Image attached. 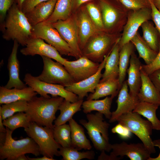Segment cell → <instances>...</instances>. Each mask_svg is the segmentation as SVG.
<instances>
[{
  "mask_svg": "<svg viewBox=\"0 0 160 160\" xmlns=\"http://www.w3.org/2000/svg\"><path fill=\"white\" fill-rule=\"evenodd\" d=\"M151 19V8L129 10L127 21L119 42L120 50L124 45L130 41L143 23Z\"/></svg>",
  "mask_w": 160,
  "mask_h": 160,
  "instance_id": "obj_12",
  "label": "cell"
},
{
  "mask_svg": "<svg viewBox=\"0 0 160 160\" xmlns=\"http://www.w3.org/2000/svg\"><path fill=\"white\" fill-rule=\"evenodd\" d=\"M68 43L78 59L83 56L79 44L78 30L75 17L71 15L65 20L51 23Z\"/></svg>",
  "mask_w": 160,
  "mask_h": 160,
  "instance_id": "obj_13",
  "label": "cell"
},
{
  "mask_svg": "<svg viewBox=\"0 0 160 160\" xmlns=\"http://www.w3.org/2000/svg\"><path fill=\"white\" fill-rule=\"evenodd\" d=\"M151 9L152 20L160 36V12L153 4L152 0H150Z\"/></svg>",
  "mask_w": 160,
  "mask_h": 160,
  "instance_id": "obj_45",
  "label": "cell"
},
{
  "mask_svg": "<svg viewBox=\"0 0 160 160\" xmlns=\"http://www.w3.org/2000/svg\"><path fill=\"white\" fill-rule=\"evenodd\" d=\"M41 57L43 68L41 73L36 76L39 79L49 83L60 84L65 87L75 83L63 64L47 57Z\"/></svg>",
  "mask_w": 160,
  "mask_h": 160,
  "instance_id": "obj_11",
  "label": "cell"
},
{
  "mask_svg": "<svg viewBox=\"0 0 160 160\" xmlns=\"http://www.w3.org/2000/svg\"><path fill=\"white\" fill-rule=\"evenodd\" d=\"M1 116L0 114V132H6V128L4 127Z\"/></svg>",
  "mask_w": 160,
  "mask_h": 160,
  "instance_id": "obj_52",
  "label": "cell"
},
{
  "mask_svg": "<svg viewBox=\"0 0 160 160\" xmlns=\"http://www.w3.org/2000/svg\"><path fill=\"white\" fill-rule=\"evenodd\" d=\"M32 36L40 38L55 47L61 55L77 57L68 43L51 23L44 22L33 26Z\"/></svg>",
  "mask_w": 160,
  "mask_h": 160,
  "instance_id": "obj_9",
  "label": "cell"
},
{
  "mask_svg": "<svg viewBox=\"0 0 160 160\" xmlns=\"http://www.w3.org/2000/svg\"><path fill=\"white\" fill-rule=\"evenodd\" d=\"M116 96L112 95L110 97H106L101 100H87L83 102L81 106L84 113L87 114L92 111H96L102 113L105 117L109 119L112 112L110 111L113 98Z\"/></svg>",
  "mask_w": 160,
  "mask_h": 160,
  "instance_id": "obj_26",
  "label": "cell"
},
{
  "mask_svg": "<svg viewBox=\"0 0 160 160\" xmlns=\"http://www.w3.org/2000/svg\"><path fill=\"white\" fill-rule=\"evenodd\" d=\"M128 87L127 81H124L119 92L116 100L117 108L112 112L111 118L109 119V122L117 121L122 115L132 111L140 101L137 96L133 97L129 94Z\"/></svg>",
  "mask_w": 160,
  "mask_h": 160,
  "instance_id": "obj_19",
  "label": "cell"
},
{
  "mask_svg": "<svg viewBox=\"0 0 160 160\" xmlns=\"http://www.w3.org/2000/svg\"><path fill=\"white\" fill-rule=\"evenodd\" d=\"M153 143L155 147H158L160 150V139L153 140ZM148 160H160V153L157 157L155 158H151L150 157Z\"/></svg>",
  "mask_w": 160,
  "mask_h": 160,
  "instance_id": "obj_48",
  "label": "cell"
},
{
  "mask_svg": "<svg viewBox=\"0 0 160 160\" xmlns=\"http://www.w3.org/2000/svg\"><path fill=\"white\" fill-rule=\"evenodd\" d=\"M119 1L128 10L151 8L150 0H119Z\"/></svg>",
  "mask_w": 160,
  "mask_h": 160,
  "instance_id": "obj_40",
  "label": "cell"
},
{
  "mask_svg": "<svg viewBox=\"0 0 160 160\" xmlns=\"http://www.w3.org/2000/svg\"><path fill=\"white\" fill-rule=\"evenodd\" d=\"M160 68V40L159 47L157 55L153 61L149 65L142 64L140 69L149 75L155 70Z\"/></svg>",
  "mask_w": 160,
  "mask_h": 160,
  "instance_id": "obj_41",
  "label": "cell"
},
{
  "mask_svg": "<svg viewBox=\"0 0 160 160\" xmlns=\"http://www.w3.org/2000/svg\"><path fill=\"white\" fill-rule=\"evenodd\" d=\"M121 89L118 78H111L99 82L95 92L90 94L87 100H97L108 95H116Z\"/></svg>",
  "mask_w": 160,
  "mask_h": 160,
  "instance_id": "obj_28",
  "label": "cell"
},
{
  "mask_svg": "<svg viewBox=\"0 0 160 160\" xmlns=\"http://www.w3.org/2000/svg\"><path fill=\"white\" fill-rule=\"evenodd\" d=\"M64 99L60 96L47 98L42 96L34 97L28 102L25 113L31 122L44 127L53 128L55 114Z\"/></svg>",
  "mask_w": 160,
  "mask_h": 160,
  "instance_id": "obj_2",
  "label": "cell"
},
{
  "mask_svg": "<svg viewBox=\"0 0 160 160\" xmlns=\"http://www.w3.org/2000/svg\"><path fill=\"white\" fill-rule=\"evenodd\" d=\"M148 76L155 87L160 91V68L155 70Z\"/></svg>",
  "mask_w": 160,
  "mask_h": 160,
  "instance_id": "obj_46",
  "label": "cell"
},
{
  "mask_svg": "<svg viewBox=\"0 0 160 160\" xmlns=\"http://www.w3.org/2000/svg\"><path fill=\"white\" fill-rule=\"evenodd\" d=\"M141 27L143 33V39L153 50L158 53L160 36L157 30L149 20L143 23Z\"/></svg>",
  "mask_w": 160,
  "mask_h": 160,
  "instance_id": "obj_34",
  "label": "cell"
},
{
  "mask_svg": "<svg viewBox=\"0 0 160 160\" xmlns=\"http://www.w3.org/2000/svg\"><path fill=\"white\" fill-rule=\"evenodd\" d=\"M75 18L79 44L82 51L88 40L101 31L98 29L92 20L86 8L81 9Z\"/></svg>",
  "mask_w": 160,
  "mask_h": 160,
  "instance_id": "obj_18",
  "label": "cell"
},
{
  "mask_svg": "<svg viewBox=\"0 0 160 160\" xmlns=\"http://www.w3.org/2000/svg\"><path fill=\"white\" fill-rule=\"evenodd\" d=\"M103 115L98 112L95 114L88 113L86 115L87 121L81 119L79 122L87 130L96 150L109 152L112 150L111 144L109 141L110 124L104 121Z\"/></svg>",
  "mask_w": 160,
  "mask_h": 160,
  "instance_id": "obj_3",
  "label": "cell"
},
{
  "mask_svg": "<svg viewBox=\"0 0 160 160\" xmlns=\"http://www.w3.org/2000/svg\"><path fill=\"white\" fill-rule=\"evenodd\" d=\"M68 122L71 129V146L79 150H91L92 146L83 128L73 118Z\"/></svg>",
  "mask_w": 160,
  "mask_h": 160,
  "instance_id": "obj_27",
  "label": "cell"
},
{
  "mask_svg": "<svg viewBox=\"0 0 160 160\" xmlns=\"http://www.w3.org/2000/svg\"><path fill=\"white\" fill-rule=\"evenodd\" d=\"M100 64L82 56L74 61H65L64 66L75 83L82 81L98 71Z\"/></svg>",
  "mask_w": 160,
  "mask_h": 160,
  "instance_id": "obj_14",
  "label": "cell"
},
{
  "mask_svg": "<svg viewBox=\"0 0 160 160\" xmlns=\"http://www.w3.org/2000/svg\"><path fill=\"white\" fill-rule=\"evenodd\" d=\"M116 0L117 1H119V0Z\"/></svg>",
  "mask_w": 160,
  "mask_h": 160,
  "instance_id": "obj_56",
  "label": "cell"
},
{
  "mask_svg": "<svg viewBox=\"0 0 160 160\" xmlns=\"http://www.w3.org/2000/svg\"><path fill=\"white\" fill-rule=\"evenodd\" d=\"M86 9L92 20L98 29L101 31H105L100 8L94 4L89 3L86 5Z\"/></svg>",
  "mask_w": 160,
  "mask_h": 160,
  "instance_id": "obj_39",
  "label": "cell"
},
{
  "mask_svg": "<svg viewBox=\"0 0 160 160\" xmlns=\"http://www.w3.org/2000/svg\"><path fill=\"white\" fill-rule=\"evenodd\" d=\"M110 154L114 160L122 159L124 156L131 160H148L151 154L142 143L128 144L125 142L111 144Z\"/></svg>",
  "mask_w": 160,
  "mask_h": 160,
  "instance_id": "obj_15",
  "label": "cell"
},
{
  "mask_svg": "<svg viewBox=\"0 0 160 160\" xmlns=\"http://www.w3.org/2000/svg\"><path fill=\"white\" fill-rule=\"evenodd\" d=\"M24 131L38 145L41 154L43 156L52 158H54L55 156H60L59 150L61 146L54 138L53 128L31 122L29 126L24 129Z\"/></svg>",
  "mask_w": 160,
  "mask_h": 160,
  "instance_id": "obj_8",
  "label": "cell"
},
{
  "mask_svg": "<svg viewBox=\"0 0 160 160\" xmlns=\"http://www.w3.org/2000/svg\"><path fill=\"white\" fill-rule=\"evenodd\" d=\"M19 43L14 41L12 52L8 59L7 69L9 72V80L4 87L8 89L12 88L22 89L27 87L19 77L20 63L17 54Z\"/></svg>",
  "mask_w": 160,
  "mask_h": 160,
  "instance_id": "obj_20",
  "label": "cell"
},
{
  "mask_svg": "<svg viewBox=\"0 0 160 160\" xmlns=\"http://www.w3.org/2000/svg\"><path fill=\"white\" fill-rule=\"evenodd\" d=\"M14 2V0H0V25L4 23L7 12Z\"/></svg>",
  "mask_w": 160,
  "mask_h": 160,
  "instance_id": "obj_42",
  "label": "cell"
},
{
  "mask_svg": "<svg viewBox=\"0 0 160 160\" xmlns=\"http://www.w3.org/2000/svg\"><path fill=\"white\" fill-rule=\"evenodd\" d=\"M2 37L7 41L16 40L25 46L32 36L33 26L27 18L14 2L8 11L4 23L0 25Z\"/></svg>",
  "mask_w": 160,
  "mask_h": 160,
  "instance_id": "obj_1",
  "label": "cell"
},
{
  "mask_svg": "<svg viewBox=\"0 0 160 160\" xmlns=\"http://www.w3.org/2000/svg\"><path fill=\"white\" fill-rule=\"evenodd\" d=\"M49 0H25L22 6L21 10L25 14L31 10L38 4Z\"/></svg>",
  "mask_w": 160,
  "mask_h": 160,
  "instance_id": "obj_44",
  "label": "cell"
},
{
  "mask_svg": "<svg viewBox=\"0 0 160 160\" xmlns=\"http://www.w3.org/2000/svg\"><path fill=\"white\" fill-rule=\"evenodd\" d=\"M25 154H22L16 160H28L27 156H26Z\"/></svg>",
  "mask_w": 160,
  "mask_h": 160,
  "instance_id": "obj_55",
  "label": "cell"
},
{
  "mask_svg": "<svg viewBox=\"0 0 160 160\" xmlns=\"http://www.w3.org/2000/svg\"><path fill=\"white\" fill-rule=\"evenodd\" d=\"M3 122L4 126L13 131L19 127H28L31 121L25 112H19L3 120Z\"/></svg>",
  "mask_w": 160,
  "mask_h": 160,
  "instance_id": "obj_36",
  "label": "cell"
},
{
  "mask_svg": "<svg viewBox=\"0 0 160 160\" xmlns=\"http://www.w3.org/2000/svg\"><path fill=\"white\" fill-rule=\"evenodd\" d=\"M121 34L100 32L92 37L87 43L82 51L83 56L94 62H102L105 56L111 51L120 38Z\"/></svg>",
  "mask_w": 160,
  "mask_h": 160,
  "instance_id": "obj_5",
  "label": "cell"
},
{
  "mask_svg": "<svg viewBox=\"0 0 160 160\" xmlns=\"http://www.w3.org/2000/svg\"><path fill=\"white\" fill-rule=\"evenodd\" d=\"M111 132L117 133L123 139H128L131 137V132L126 127L118 123L111 129Z\"/></svg>",
  "mask_w": 160,
  "mask_h": 160,
  "instance_id": "obj_43",
  "label": "cell"
},
{
  "mask_svg": "<svg viewBox=\"0 0 160 160\" xmlns=\"http://www.w3.org/2000/svg\"><path fill=\"white\" fill-rule=\"evenodd\" d=\"M24 81L26 85L31 87L34 91L42 96L47 98L60 96L65 100L73 103L79 99L78 96L73 93L67 90L64 86L59 84H50L39 79L30 73L25 76Z\"/></svg>",
  "mask_w": 160,
  "mask_h": 160,
  "instance_id": "obj_10",
  "label": "cell"
},
{
  "mask_svg": "<svg viewBox=\"0 0 160 160\" xmlns=\"http://www.w3.org/2000/svg\"><path fill=\"white\" fill-rule=\"evenodd\" d=\"M98 160H114L113 158L110 155H108L105 153V151H101L100 155L98 156Z\"/></svg>",
  "mask_w": 160,
  "mask_h": 160,
  "instance_id": "obj_47",
  "label": "cell"
},
{
  "mask_svg": "<svg viewBox=\"0 0 160 160\" xmlns=\"http://www.w3.org/2000/svg\"><path fill=\"white\" fill-rule=\"evenodd\" d=\"M28 106V102L23 100L3 104L0 107V114L3 120L16 113L25 112Z\"/></svg>",
  "mask_w": 160,
  "mask_h": 160,
  "instance_id": "obj_38",
  "label": "cell"
},
{
  "mask_svg": "<svg viewBox=\"0 0 160 160\" xmlns=\"http://www.w3.org/2000/svg\"><path fill=\"white\" fill-rule=\"evenodd\" d=\"M152 1L155 6L160 12V0H152Z\"/></svg>",
  "mask_w": 160,
  "mask_h": 160,
  "instance_id": "obj_53",
  "label": "cell"
},
{
  "mask_svg": "<svg viewBox=\"0 0 160 160\" xmlns=\"http://www.w3.org/2000/svg\"><path fill=\"white\" fill-rule=\"evenodd\" d=\"M18 7L21 10L22 4L25 0H14Z\"/></svg>",
  "mask_w": 160,
  "mask_h": 160,
  "instance_id": "obj_54",
  "label": "cell"
},
{
  "mask_svg": "<svg viewBox=\"0 0 160 160\" xmlns=\"http://www.w3.org/2000/svg\"><path fill=\"white\" fill-rule=\"evenodd\" d=\"M120 39L116 42L107 58L105 71L102 74V79L99 82H103L110 78H118L120 51L119 42Z\"/></svg>",
  "mask_w": 160,
  "mask_h": 160,
  "instance_id": "obj_25",
  "label": "cell"
},
{
  "mask_svg": "<svg viewBox=\"0 0 160 160\" xmlns=\"http://www.w3.org/2000/svg\"><path fill=\"white\" fill-rule=\"evenodd\" d=\"M135 47L130 41L124 45L120 50L118 78L121 88L124 81L131 56L134 52Z\"/></svg>",
  "mask_w": 160,
  "mask_h": 160,
  "instance_id": "obj_31",
  "label": "cell"
},
{
  "mask_svg": "<svg viewBox=\"0 0 160 160\" xmlns=\"http://www.w3.org/2000/svg\"><path fill=\"white\" fill-rule=\"evenodd\" d=\"M136 49L139 57L143 58L146 65H149L154 60L158 53L153 50L137 32L130 41Z\"/></svg>",
  "mask_w": 160,
  "mask_h": 160,
  "instance_id": "obj_33",
  "label": "cell"
},
{
  "mask_svg": "<svg viewBox=\"0 0 160 160\" xmlns=\"http://www.w3.org/2000/svg\"><path fill=\"white\" fill-rule=\"evenodd\" d=\"M38 94L29 86L22 89H8L4 86L0 87V104L2 105L23 100L29 102Z\"/></svg>",
  "mask_w": 160,
  "mask_h": 160,
  "instance_id": "obj_21",
  "label": "cell"
},
{
  "mask_svg": "<svg viewBox=\"0 0 160 160\" xmlns=\"http://www.w3.org/2000/svg\"><path fill=\"white\" fill-rule=\"evenodd\" d=\"M127 71L128 75L127 83L129 88V94L135 97H137L141 85L140 67L142 64L134 52L131 55Z\"/></svg>",
  "mask_w": 160,
  "mask_h": 160,
  "instance_id": "obj_23",
  "label": "cell"
},
{
  "mask_svg": "<svg viewBox=\"0 0 160 160\" xmlns=\"http://www.w3.org/2000/svg\"><path fill=\"white\" fill-rule=\"evenodd\" d=\"M159 106L156 104L140 101L132 112L146 118L151 123L153 129L160 130V120L156 113Z\"/></svg>",
  "mask_w": 160,
  "mask_h": 160,
  "instance_id": "obj_30",
  "label": "cell"
},
{
  "mask_svg": "<svg viewBox=\"0 0 160 160\" xmlns=\"http://www.w3.org/2000/svg\"><path fill=\"white\" fill-rule=\"evenodd\" d=\"M117 121L137 136L151 154L156 152L151 137L153 129L149 121L143 119L139 114L132 111L122 115Z\"/></svg>",
  "mask_w": 160,
  "mask_h": 160,
  "instance_id": "obj_6",
  "label": "cell"
},
{
  "mask_svg": "<svg viewBox=\"0 0 160 160\" xmlns=\"http://www.w3.org/2000/svg\"><path fill=\"white\" fill-rule=\"evenodd\" d=\"M6 132H0V146L5 143L6 138Z\"/></svg>",
  "mask_w": 160,
  "mask_h": 160,
  "instance_id": "obj_51",
  "label": "cell"
},
{
  "mask_svg": "<svg viewBox=\"0 0 160 160\" xmlns=\"http://www.w3.org/2000/svg\"><path fill=\"white\" fill-rule=\"evenodd\" d=\"M57 0H49L42 2L25 14L32 26L45 21L51 15Z\"/></svg>",
  "mask_w": 160,
  "mask_h": 160,
  "instance_id": "obj_24",
  "label": "cell"
},
{
  "mask_svg": "<svg viewBox=\"0 0 160 160\" xmlns=\"http://www.w3.org/2000/svg\"><path fill=\"white\" fill-rule=\"evenodd\" d=\"M53 135L55 141L61 146H71V129L69 124L54 125Z\"/></svg>",
  "mask_w": 160,
  "mask_h": 160,
  "instance_id": "obj_37",
  "label": "cell"
},
{
  "mask_svg": "<svg viewBox=\"0 0 160 160\" xmlns=\"http://www.w3.org/2000/svg\"><path fill=\"white\" fill-rule=\"evenodd\" d=\"M111 51L105 56L103 61L100 64L98 70L96 73L82 81L65 87V89L76 95L79 100L83 99L85 96H88L89 92L93 93L102 78L101 71L105 67L107 58Z\"/></svg>",
  "mask_w": 160,
  "mask_h": 160,
  "instance_id": "obj_17",
  "label": "cell"
},
{
  "mask_svg": "<svg viewBox=\"0 0 160 160\" xmlns=\"http://www.w3.org/2000/svg\"><path fill=\"white\" fill-rule=\"evenodd\" d=\"M6 138L0 146V159L16 160L20 156L31 153L36 156L41 154L39 147L33 139L28 137L16 140L12 137L13 131L6 127Z\"/></svg>",
  "mask_w": 160,
  "mask_h": 160,
  "instance_id": "obj_4",
  "label": "cell"
},
{
  "mask_svg": "<svg viewBox=\"0 0 160 160\" xmlns=\"http://www.w3.org/2000/svg\"><path fill=\"white\" fill-rule=\"evenodd\" d=\"M78 151L71 146H61L59 150V154L62 157L63 160H80L85 159L92 160L95 159V153L93 151L88 150L82 152Z\"/></svg>",
  "mask_w": 160,
  "mask_h": 160,
  "instance_id": "obj_35",
  "label": "cell"
},
{
  "mask_svg": "<svg viewBox=\"0 0 160 160\" xmlns=\"http://www.w3.org/2000/svg\"><path fill=\"white\" fill-rule=\"evenodd\" d=\"M28 160H55L54 158L48 157L46 156H44L41 157L30 158L27 156Z\"/></svg>",
  "mask_w": 160,
  "mask_h": 160,
  "instance_id": "obj_50",
  "label": "cell"
},
{
  "mask_svg": "<svg viewBox=\"0 0 160 160\" xmlns=\"http://www.w3.org/2000/svg\"><path fill=\"white\" fill-rule=\"evenodd\" d=\"M91 0H73V9H76L84 3Z\"/></svg>",
  "mask_w": 160,
  "mask_h": 160,
  "instance_id": "obj_49",
  "label": "cell"
},
{
  "mask_svg": "<svg viewBox=\"0 0 160 160\" xmlns=\"http://www.w3.org/2000/svg\"><path fill=\"white\" fill-rule=\"evenodd\" d=\"M99 5L105 32L119 33L126 23L129 10L120 2L115 4L108 0H100Z\"/></svg>",
  "mask_w": 160,
  "mask_h": 160,
  "instance_id": "obj_7",
  "label": "cell"
},
{
  "mask_svg": "<svg viewBox=\"0 0 160 160\" xmlns=\"http://www.w3.org/2000/svg\"><path fill=\"white\" fill-rule=\"evenodd\" d=\"M25 47L20 50L21 53L25 56L39 55L54 59L64 65L66 59L63 57L53 47L45 43L40 38L32 36L27 41Z\"/></svg>",
  "mask_w": 160,
  "mask_h": 160,
  "instance_id": "obj_16",
  "label": "cell"
},
{
  "mask_svg": "<svg viewBox=\"0 0 160 160\" xmlns=\"http://www.w3.org/2000/svg\"><path fill=\"white\" fill-rule=\"evenodd\" d=\"M83 102V99H81L72 103L64 99L58 108L60 113L55 120L54 125L59 126L66 124L73 118L75 113L81 110Z\"/></svg>",
  "mask_w": 160,
  "mask_h": 160,
  "instance_id": "obj_29",
  "label": "cell"
},
{
  "mask_svg": "<svg viewBox=\"0 0 160 160\" xmlns=\"http://www.w3.org/2000/svg\"><path fill=\"white\" fill-rule=\"evenodd\" d=\"M141 85L137 95L140 101L160 106V91L155 87L148 75L140 69Z\"/></svg>",
  "mask_w": 160,
  "mask_h": 160,
  "instance_id": "obj_22",
  "label": "cell"
},
{
  "mask_svg": "<svg viewBox=\"0 0 160 160\" xmlns=\"http://www.w3.org/2000/svg\"><path fill=\"white\" fill-rule=\"evenodd\" d=\"M73 0H57L53 13L44 22L49 23L59 20H65L71 15Z\"/></svg>",
  "mask_w": 160,
  "mask_h": 160,
  "instance_id": "obj_32",
  "label": "cell"
}]
</instances>
